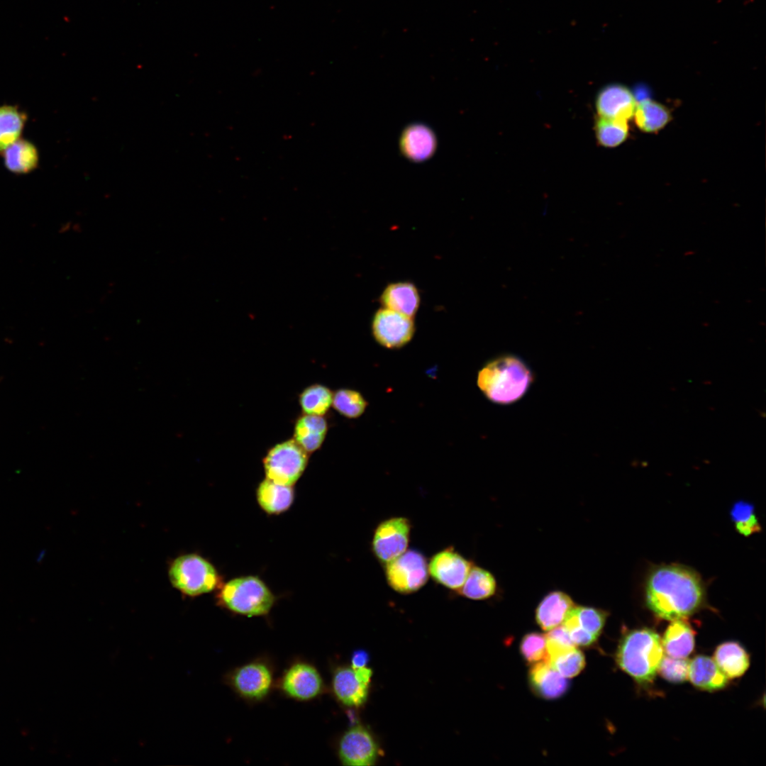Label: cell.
Masks as SVG:
<instances>
[{
    "label": "cell",
    "instance_id": "cell-1",
    "mask_svg": "<svg viewBox=\"0 0 766 766\" xmlns=\"http://www.w3.org/2000/svg\"><path fill=\"white\" fill-rule=\"evenodd\" d=\"M645 598L648 607L657 617L673 621L696 612L704 603L705 593L695 572L680 566L667 565L650 573Z\"/></svg>",
    "mask_w": 766,
    "mask_h": 766
},
{
    "label": "cell",
    "instance_id": "cell-2",
    "mask_svg": "<svg viewBox=\"0 0 766 766\" xmlns=\"http://www.w3.org/2000/svg\"><path fill=\"white\" fill-rule=\"evenodd\" d=\"M533 379L532 370L521 357L506 354L489 360L481 368L477 384L489 401L509 405L524 396Z\"/></svg>",
    "mask_w": 766,
    "mask_h": 766
},
{
    "label": "cell",
    "instance_id": "cell-3",
    "mask_svg": "<svg viewBox=\"0 0 766 766\" xmlns=\"http://www.w3.org/2000/svg\"><path fill=\"white\" fill-rule=\"evenodd\" d=\"M662 657L660 637L649 628L626 633L620 640L616 653V661L620 669L641 684L653 681Z\"/></svg>",
    "mask_w": 766,
    "mask_h": 766
},
{
    "label": "cell",
    "instance_id": "cell-4",
    "mask_svg": "<svg viewBox=\"0 0 766 766\" xmlns=\"http://www.w3.org/2000/svg\"><path fill=\"white\" fill-rule=\"evenodd\" d=\"M217 599L228 610L248 616L266 615L274 603L270 589L255 576L231 579L221 586Z\"/></svg>",
    "mask_w": 766,
    "mask_h": 766
},
{
    "label": "cell",
    "instance_id": "cell-5",
    "mask_svg": "<svg viewBox=\"0 0 766 766\" xmlns=\"http://www.w3.org/2000/svg\"><path fill=\"white\" fill-rule=\"evenodd\" d=\"M167 574L172 586L182 595L194 597L213 591L220 584L215 567L196 553H187L174 558Z\"/></svg>",
    "mask_w": 766,
    "mask_h": 766
},
{
    "label": "cell",
    "instance_id": "cell-6",
    "mask_svg": "<svg viewBox=\"0 0 766 766\" xmlns=\"http://www.w3.org/2000/svg\"><path fill=\"white\" fill-rule=\"evenodd\" d=\"M309 454L294 439L271 447L262 460L266 478L284 486H293L304 473Z\"/></svg>",
    "mask_w": 766,
    "mask_h": 766
},
{
    "label": "cell",
    "instance_id": "cell-7",
    "mask_svg": "<svg viewBox=\"0 0 766 766\" xmlns=\"http://www.w3.org/2000/svg\"><path fill=\"white\" fill-rule=\"evenodd\" d=\"M384 565L387 582L398 593L408 594L416 592L428 581V562L418 550H406Z\"/></svg>",
    "mask_w": 766,
    "mask_h": 766
},
{
    "label": "cell",
    "instance_id": "cell-8",
    "mask_svg": "<svg viewBox=\"0 0 766 766\" xmlns=\"http://www.w3.org/2000/svg\"><path fill=\"white\" fill-rule=\"evenodd\" d=\"M411 528L409 520L402 516L388 518L377 526L372 550L379 562L385 564L407 550Z\"/></svg>",
    "mask_w": 766,
    "mask_h": 766
},
{
    "label": "cell",
    "instance_id": "cell-9",
    "mask_svg": "<svg viewBox=\"0 0 766 766\" xmlns=\"http://www.w3.org/2000/svg\"><path fill=\"white\" fill-rule=\"evenodd\" d=\"M415 332L413 318L393 310L381 308L372 321V333L375 340L389 349H397L406 345Z\"/></svg>",
    "mask_w": 766,
    "mask_h": 766
},
{
    "label": "cell",
    "instance_id": "cell-10",
    "mask_svg": "<svg viewBox=\"0 0 766 766\" xmlns=\"http://www.w3.org/2000/svg\"><path fill=\"white\" fill-rule=\"evenodd\" d=\"M342 763L348 766H369L375 764L379 748L372 733L365 727L356 725L342 736L338 748Z\"/></svg>",
    "mask_w": 766,
    "mask_h": 766
},
{
    "label": "cell",
    "instance_id": "cell-11",
    "mask_svg": "<svg viewBox=\"0 0 766 766\" xmlns=\"http://www.w3.org/2000/svg\"><path fill=\"white\" fill-rule=\"evenodd\" d=\"M473 563L448 547L432 556L428 563V573L438 584L458 591L464 584Z\"/></svg>",
    "mask_w": 766,
    "mask_h": 766
},
{
    "label": "cell",
    "instance_id": "cell-12",
    "mask_svg": "<svg viewBox=\"0 0 766 766\" xmlns=\"http://www.w3.org/2000/svg\"><path fill=\"white\" fill-rule=\"evenodd\" d=\"M637 102L628 87L611 84L604 87L597 94L596 109L599 116L628 121L633 117Z\"/></svg>",
    "mask_w": 766,
    "mask_h": 766
},
{
    "label": "cell",
    "instance_id": "cell-13",
    "mask_svg": "<svg viewBox=\"0 0 766 766\" xmlns=\"http://www.w3.org/2000/svg\"><path fill=\"white\" fill-rule=\"evenodd\" d=\"M323 687L317 670L305 662L292 665L282 680V688L289 696L298 700H309L317 696Z\"/></svg>",
    "mask_w": 766,
    "mask_h": 766
},
{
    "label": "cell",
    "instance_id": "cell-14",
    "mask_svg": "<svg viewBox=\"0 0 766 766\" xmlns=\"http://www.w3.org/2000/svg\"><path fill=\"white\" fill-rule=\"evenodd\" d=\"M232 684L243 697L257 700L265 697L272 683L270 668L262 662H250L238 668L233 674Z\"/></svg>",
    "mask_w": 766,
    "mask_h": 766
},
{
    "label": "cell",
    "instance_id": "cell-15",
    "mask_svg": "<svg viewBox=\"0 0 766 766\" xmlns=\"http://www.w3.org/2000/svg\"><path fill=\"white\" fill-rule=\"evenodd\" d=\"M528 682L538 696L548 700L560 698L570 686L567 678L556 671L548 660L532 665L528 672Z\"/></svg>",
    "mask_w": 766,
    "mask_h": 766
},
{
    "label": "cell",
    "instance_id": "cell-16",
    "mask_svg": "<svg viewBox=\"0 0 766 766\" xmlns=\"http://www.w3.org/2000/svg\"><path fill=\"white\" fill-rule=\"evenodd\" d=\"M575 606L567 593L559 590L550 592L536 607L535 621L541 629L548 631L563 623Z\"/></svg>",
    "mask_w": 766,
    "mask_h": 766
},
{
    "label": "cell",
    "instance_id": "cell-17",
    "mask_svg": "<svg viewBox=\"0 0 766 766\" xmlns=\"http://www.w3.org/2000/svg\"><path fill=\"white\" fill-rule=\"evenodd\" d=\"M332 685L336 698L346 706L360 707L367 699L370 684L362 682L352 667L338 668Z\"/></svg>",
    "mask_w": 766,
    "mask_h": 766
},
{
    "label": "cell",
    "instance_id": "cell-18",
    "mask_svg": "<svg viewBox=\"0 0 766 766\" xmlns=\"http://www.w3.org/2000/svg\"><path fill=\"white\" fill-rule=\"evenodd\" d=\"M400 148L408 159L421 162L430 158L436 149V138L431 129L421 123L407 126L402 133Z\"/></svg>",
    "mask_w": 766,
    "mask_h": 766
},
{
    "label": "cell",
    "instance_id": "cell-19",
    "mask_svg": "<svg viewBox=\"0 0 766 766\" xmlns=\"http://www.w3.org/2000/svg\"><path fill=\"white\" fill-rule=\"evenodd\" d=\"M384 308L413 318L420 305V296L416 286L409 282L388 284L380 295Z\"/></svg>",
    "mask_w": 766,
    "mask_h": 766
},
{
    "label": "cell",
    "instance_id": "cell-20",
    "mask_svg": "<svg viewBox=\"0 0 766 766\" xmlns=\"http://www.w3.org/2000/svg\"><path fill=\"white\" fill-rule=\"evenodd\" d=\"M688 679L696 687L709 692L722 689L728 682L715 660L706 655H697L689 661Z\"/></svg>",
    "mask_w": 766,
    "mask_h": 766
},
{
    "label": "cell",
    "instance_id": "cell-21",
    "mask_svg": "<svg viewBox=\"0 0 766 766\" xmlns=\"http://www.w3.org/2000/svg\"><path fill=\"white\" fill-rule=\"evenodd\" d=\"M6 169L14 174H27L39 165L40 155L36 145L21 138L9 146L1 155Z\"/></svg>",
    "mask_w": 766,
    "mask_h": 766
},
{
    "label": "cell",
    "instance_id": "cell-22",
    "mask_svg": "<svg viewBox=\"0 0 766 766\" xmlns=\"http://www.w3.org/2000/svg\"><path fill=\"white\" fill-rule=\"evenodd\" d=\"M328 430L323 416L303 413L295 421L293 439L309 454L312 453L321 447Z\"/></svg>",
    "mask_w": 766,
    "mask_h": 766
},
{
    "label": "cell",
    "instance_id": "cell-23",
    "mask_svg": "<svg viewBox=\"0 0 766 766\" xmlns=\"http://www.w3.org/2000/svg\"><path fill=\"white\" fill-rule=\"evenodd\" d=\"M256 497L262 510L270 514H278L291 506L294 491L292 486L281 485L265 478L257 488Z\"/></svg>",
    "mask_w": 766,
    "mask_h": 766
},
{
    "label": "cell",
    "instance_id": "cell-24",
    "mask_svg": "<svg viewBox=\"0 0 766 766\" xmlns=\"http://www.w3.org/2000/svg\"><path fill=\"white\" fill-rule=\"evenodd\" d=\"M721 670L729 679L742 676L750 666V657L745 648L734 641L719 645L714 659Z\"/></svg>",
    "mask_w": 766,
    "mask_h": 766
},
{
    "label": "cell",
    "instance_id": "cell-25",
    "mask_svg": "<svg viewBox=\"0 0 766 766\" xmlns=\"http://www.w3.org/2000/svg\"><path fill=\"white\" fill-rule=\"evenodd\" d=\"M633 118L636 126L641 131L654 133L670 123L672 115L664 104L650 99H644L637 102Z\"/></svg>",
    "mask_w": 766,
    "mask_h": 766
},
{
    "label": "cell",
    "instance_id": "cell-26",
    "mask_svg": "<svg viewBox=\"0 0 766 766\" xmlns=\"http://www.w3.org/2000/svg\"><path fill=\"white\" fill-rule=\"evenodd\" d=\"M662 644L668 656L686 658L694 650V631L686 621L673 620L664 633Z\"/></svg>",
    "mask_w": 766,
    "mask_h": 766
},
{
    "label": "cell",
    "instance_id": "cell-27",
    "mask_svg": "<svg viewBox=\"0 0 766 766\" xmlns=\"http://www.w3.org/2000/svg\"><path fill=\"white\" fill-rule=\"evenodd\" d=\"M27 121V113L18 105H0V155L21 138Z\"/></svg>",
    "mask_w": 766,
    "mask_h": 766
},
{
    "label": "cell",
    "instance_id": "cell-28",
    "mask_svg": "<svg viewBox=\"0 0 766 766\" xmlns=\"http://www.w3.org/2000/svg\"><path fill=\"white\" fill-rule=\"evenodd\" d=\"M497 589L494 576L487 570L472 565L457 594L472 600H484L493 596Z\"/></svg>",
    "mask_w": 766,
    "mask_h": 766
},
{
    "label": "cell",
    "instance_id": "cell-29",
    "mask_svg": "<svg viewBox=\"0 0 766 766\" xmlns=\"http://www.w3.org/2000/svg\"><path fill=\"white\" fill-rule=\"evenodd\" d=\"M333 392L326 386L313 384L306 387L299 395L303 413L323 416L332 406Z\"/></svg>",
    "mask_w": 766,
    "mask_h": 766
},
{
    "label": "cell",
    "instance_id": "cell-30",
    "mask_svg": "<svg viewBox=\"0 0 766 766\" xmlns=\"http://www.w3.org/2000/svg\"><path fill=\"white\" fill-rule=\"evenodd\" d=\"M594 131L597 142L605 148H615L626 140L629 135L627 121L611 119L598 116Z\"/></svg>",
    "mask_w": 766,
    "mask_h": 766
},
{
    "label": "cell",
    "instance_id": "cell-31",
    "mask_svg": "<svg viewBox=\"0 0 766 766\" xmlns=\"http://www.w3.org/2000/svg\"><path fill=\"white\" fill-rule=\"evenodd\" d=\"M332 406L342 416L348 418H356L364 413L367 401L359 392L341 388L333 394Z\"/></svg>",
    "mask_w": 766,
    "mask_h": 766
},
{
    "label": "cell",
    "instance_id": "cell-32",
    "mask_svg": "<svg viewBox=\"0 0 766 766\" xmlns=\"http://www.w3.org/2000/svg\"><path fill=\"white\" fill-rule=\"evenodd\" d=\"M551 666L566 678L578 675L585 667V657L582 651L574 648L549 660Z\"/></svg>",
    "mask_w": 766,
    "mask_h": 766
},
{
    "label": "cell",
    "instance_id": "cell-33",
    "mask_svg": "<svg viewBox=\"0 0 766 766\" xmlns=\"http://www.w3.org/2000/svg\"><path fill=\"white\" fill-rule=\"evenodd\" d=\"M574 611L578 626L598 638L605 626L608 613L599 608L577 606Z\"/></svg>",
    "mask_w": 766,
    "mask_h": 766
},
{
    "label": "cell",
    "instance_id": "cell-34",
    "mask_svg": "<svg viewBox=\"0 0 766 766\" xmlns=\"http://www.w3.org/2000/svg\"><path fill=\"white\" fill-rule=\"evenodd\" d=\"M732 520L739 533L745 536L759 532L760 526L756 518L754 507L745 501H738L731 509Z\"/></svg>",
    "mask_w": 766,
    "mask_h": 766
},
{
    "label": "cell",
    "instance_id": "cell-35",
    "mask_svg": "<svg viewBox=\"0 0 766 766\" xmlns=\"http://www.w3.org/2000/svg\"><path fill=\"white\" fill-rule=\"evenodd\" d=\"M520 653L528 664L548 660L545 635L537 632L526 634L520 643Z\"/></svg>",
    "mask_w": 766,
    "mask_h": 766
},
{
    "label": "cell",
    "instance_id": "cell-36",
    "mask_svg": "<svg viewBox=\"0 0 766 766\" xmlns=\"http://www.w3.org/2000/svg\"><path fill=\"white\" fill-rule=\"evenodd\" d=\"M689 665V661L685 658L663 656L657 671L665 680L681 683L688 679Z\"/></svg>",
    "mask_w": 766,
    "mask_h": 766
},
{
    "label": "cell",
    "instance_id": "cell-37",
    "mask_svg": "<svg viewBox=\"0 0 766 766\" xmlns=\"http://www.w3.org/2000/svg\"><path fill=\"white\" fill-rule=\"evenodd\" d=\"M545 638L548 661L554 657L576 647L564 625L558 626L548 631Z\"/></svg>",
    "mask_w": 766,
    "mask_h": 766
},
{
    "label": "cell",
    "instance_id": "cell-38",
    "mask_svg": "<svg viewBox=\"0 0 766 766\" xmlns=\"http://www.w3.org/2000/svg\"><path fill=\"white\" fill-rule=\"evenodd\" d=\"M369 662V655L363 650L355 651L351 657L352 667L357 669L366 667Z\"/></svg>",
    "mask_w": 766,
    "mask_h": 766
}]
</instances>
